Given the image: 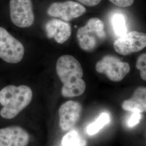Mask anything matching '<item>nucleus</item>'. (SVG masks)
<instances>
[{
    "mask_svg": "<svg viewBox=\"0 0 146 146\" xmlns=\"http://www.w3.org/2000/svg\"><path fill=\"white\" fill-rule=\"evenodd\" d=\"M56 73L63 84L61 94L64 98H73L84 94L86 84L82 79L83 69L80 63L73 56L63 55L58 58Z\"/></svg>",
    "mask_w": 146,
    "mask_h": 146,
    "instance_id": "nucleus-1",
    "label": "nucleus"
},
{
    "mask_svg": "<svg viewBox=\"0 0 146 146\" xmlns=\"http://www.w3.org/2000/svg\"><path fill=\"white\" fill-rule=\"evenodd\" d=\"M32 99V90L27 86H6L0 90V104L3 106L0 115L7 120L14 119L31 104Z\"/></svg>",
    "mask_w": 146,
    "mask_h": 146,
    "instance_id": "nucleus-2",
    "label": "nucleus"
},
{
    "mask_svg": "<svg viewBox=\"0 0 146 146\" xmlns=\"http://www.w3.org/2000/svg\"><path fill=\"white\" fill-rule=\"evenodd\" d=\"M76 35L80 47L84 51L92 52L106 38L104 23L98 17L91 18L85 26L78 28Z\"/></svg>",
    "mask_w": 146,
    "mask_h": 146,
    "instance_id": "nucleus-3",
    "label": "nucleus"
},
{
    "mask_svg": "<svg viewBox=\"0 0 146 146\" xmlns=\"http://www.w3.org/2000/svg\"><path fill=\"white\" fill-rule=\"evenodd\" d=\"M25 55V47L3 27H0V58L9 63L20 62Z\"/></svg>",
    "mask_w": 146,
    "mask_h": 146,
    "instance_id": "nucleus-4",
    "label": "nucleus"
},
{
    "mask_svg": "<svg viewBox=\"0 0 146 146\" xmlns=\"http://www.w3.org/2000/svg\"><path fill=\"white\" fill-rule=\"evenodd\" d=\"M95 69L98 73L105 74L110 81L119 82L130 72V66L115 56L107 55L96 63Z\"/></svg>",
    "mask_w": 146,
    "mask_h": 146,
    "instance_id": "nucleus-5",
    "label": "nucleus"
},
{
    "mask_svg": "<svg viewBox=\"0 0 146 146\" xmlns=\"http://www.w3.org/2000/svg\"><path fill=\"white\" fill-rule=\"evenodd\" d=\"M11 21L16 26L28 28L31 26L35 20L31 0H10Z\"/></svg>",
    "mask_w": 146,
    "mask_h": 146,
    "instance_id": "nucleus-6",
    "label": "nucleus"
},
{
    "mask_svg": "<svg viewBox=\"0 0 146 146\" xmlns=\"http://www.w3.org/2000/svg\"><path fill=\"white\" fill-rule=\"evenodd\" d=\"M113 46L115 51L122 55L140 52L146 47V34L139 31H131L119 37Z\"/></svg>",
    "mask_w": 146,
    "mask_h": 146,
    "instance_id": "nucleus-7",
    "label": "nucleus"
},
{
    "mask_svg": "<svg viewBox=\"0 0 146 146\" xmlns=\"http://www.w3.org/2000/svg\"><path fill=\"white\" fill-rule=\"evenodd\" d=\"M86 11L84 5L72 1H67L53 3L49 7L47 14L50 16L69 21L82 15Z\"/></svg>",
    "mask_w": 146,
    "mask_h": 146,
    "instance_id": "nucleus-8",
    "label": "nucleus"
},
{
    "mask_svg": "<svg viewBox=\"0 0 146 146\" xmlns=\"http://www.w3.org/2000/svg\"><path fill=\"white\" fill-rule=\"evenodd\" d=\"M82 111V106L77 101L70 100L62 104L58 110L61 129L63 131L71 130L78 122Z\"/></svg>",
    "mask_w": 146,
    "mask_h": 146,
    "instance_id": "nucleus-9",
    "label": "nucleus"
},
{
    "mask_svg": "<svg viewBox=\"0 0 146 146\" xmlns=\"http://www.w3.org/2000/svg\"><path fill=\"white\" fill-rule=\"evenodd\" d=\"M29 140V133L20 126L11 125L0 129V146H27Z\"/></svg>",
    "mask_w": 146,
    "mask_h": 146,
    "instance_id": "nucleus-10",
    "label": "nucleus"
},
{
    "mask_svg": "<svg viewBox=\"0 0 146 146\" xmlns=\"http://www.w3.org/2000/svg\"><path fill=\"white\" fill-rule=\"evenodd\" d=\"M45 30L49 38H53L56 42L60 44L67 41L72 34L70 25L58 19L48 21L45 26Z\"/></svg>",
    "mask_w": 146,
    "mask_h": 146,
    "instance_id": "nucleus-11",
    "label": "nucleus"
},
{
    "mask_svg": "<svg viewBox=\"0 0 146 146\" xmlns=\"http://www.w3.org/2000/svg\"><path fill=\"white\" fill-rule=\"evenodd\" d=\"M122 108L125 111L142 113L146 110V88L140 87L136 89L132 97L123 101Z\"/></svg>",
    "mask_w": 146,
    "mask_h": 146,
    "instance_id": "nucleus-12",
    "label": "nucleus"
},
{
    "mask_svg": "<svg viewBox=\"0 0 146 146\" xmlns=\"http://www.w3.org/2000/svg\"><path fill=\"white\" fill-rule=\"evenodd\" d=\"M111 25L117 36L120 37L127 33V20L125 15L121 13H116L111 17Z\"/></svg>",
    "mask_w": 146,
    "mask_h": 146,
    "instance_id": "nucleus-13",
    "label": "nucleus"
},
{
    "mask_svg": "<svg viewBox=\"0 0 146 146\" xmlns=\"http://www.w3.org/2000/svg\"><path fill=\"white\" fill-rule=\"evenodd\" d=\"M62 146H85L86 141L76 131L72 130L63 136Z\"/></svg>",
    "mask_w": 146,
    "mask_h": 146,
    "instance_id": "nucleus-14",
    "label": "nucleus"
},
{
    "mask_svg": "<svg viewBox=\"0 0 146 146\" xmlns=\"http://www.w3.org/2000/svg\"><path fill=\"white\" fill-rule=\"evenodd\" d=\"M110 122V114L102 113L94 122L90 123L87 128V132L90 135H93L98 133L104 126Z\"/></svg>",
    "mask_w": 146,
    "mask_h": 146,
    "instance_id": "nucleus-15",
    "label": "nucleus"
},
{
    "mask_svg": "<svg viewBox=\"0 0 146 146\" xmlns=\"http://www.w3.org/2000/svg\"><path fill=\"white\" fill-rule=\"evenodd\" d=\"M136 67L140 71L141 78L146 80V53L141 55L137 60Z\"/></svg>",
    "mask_w": 146,
    "mask_h": 146,
    "instance_id": "nucleus-16",
    "label": "nucleus"
},
{
    "mask_svg": "<svg viewBox=\"0 0 146 146\" xmlns=\"http://www.w3.org/2000/svg\"><path fill=\"white\" fill-rule=\"evenodd\" d=\"M133 114L131 115L128 121V125L130 127H133L138 124L140 122L141 117V113L139 112H133Z\"/></svg>",
    "mask_w": 146,
    "mask_h": 146,
    "instance_id": "nucleus-17",
    "label": "nucleus"
},
{
    "mask_svg": "<svg viewBox=\"0 0 146 146\" xmlns=\"http://www.w3.org/2000/svg\"><path fill=\"white\" fill-rule=\"evenodd\" d=\"M114 5L120 7H128L132 5L134 0H110Z\"/></svg>",
    "mask_w": 146,
    "mask_h": 146,
    "instance_id": "nucleus-18",
    "label": "nucleus"
},
{
    "mask_svg": "<svg viewBox=\"0 0 146 146\" xmlns=\"http://www.w3.org/2000/svg\"><path fill=\"white\" fill-rule=\"evenodd\" d=\"M79 2L89 7H94L99 5L102 0H78Z\"/></svg>",
    "mask_w": 146,
    "mask_h": 146,
    "instance_id": "nucleus-19",
    "label": "nucleus"
}]
</instances>
